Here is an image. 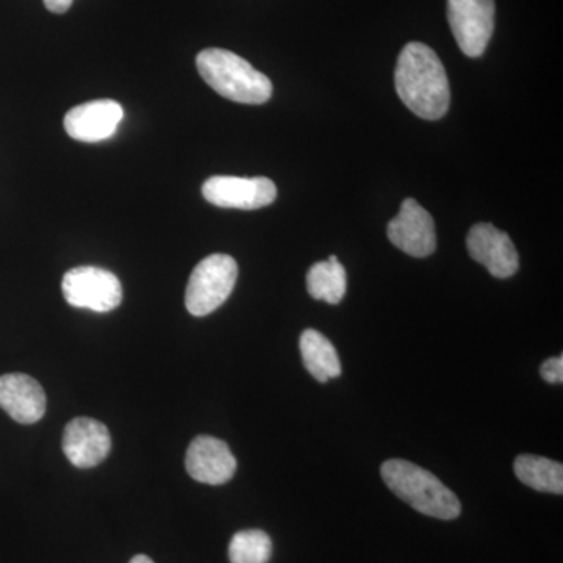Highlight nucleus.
Returning a JSON list of instances; mask_svg holds the SVG:
<instances>
[{
	"instance_id": "6e6552de",
	"label": "nucleus",
	"mask_w": 563,
	"mask_h": 563,
	"mask_svg": "<svg viewBox=\"0 0 563 563\" xmlns=\"http://www.w3.org/2000/svg\"><path fill=\"white\" fill-rule=\"evenodd\" d=\"M466 247L472 258L498 279H509L520 268V257L510 236L488 222L473 225Z\"/></svg>"
},
{
	"instance_id": "dca6fc26",
	"label": "nucleus",
	"mask_w": 563,
	"mask_h": 563,
	"mask_svg": "<svg viewBox=\"0 0 563 563\" xmlns=\"http://www.w3.org/2000/svg\"><path fill=\"white\" fill-rule=\"evenodd\" d=\"M306 280L307 291L318 301L336 306L346 295V269L336 255H331L329 261L314 263Z\"/></svg>"
},
{
	"instance_id": "f8f14e48",
	"label": "nucleus",
	"mask_w": 563,
	"mask_h": 563,
	"mask_svg": "<svg viewBox=\"0 0 563 563\" xmlns=\"http://www.w3.org/2000/svg\"><path fill=\"white\" fill-rule=\"evenodd\" d=\"M124 118L121 103L99 99L70 109L65 117V131L81 143H99L117 133Z\"/></svg>"
},
{
	"instance_id": "4468645a",
	"label": "nucleus",
	"mask_w": 563,
	"mask_h": 563,
	"mask_svg": "<svg viewBox=\"0 0 563 563\" xmlns=\"http://www.w3.org/2000/svg\"><path fill=\"white\" fill-rule=\"evenodd\" d=\"M303 366L318 383L325 384L329 379L342 376V362L339 352L329 339L314 329H307L299 339Z\"/></svg>"
},
{
	"instance_id": "a211bd4d",
	"label": "nucleus",
	"mask_w": 563,
	"mask_h": 563,
	"mask_svg": "<svg viewBox=\"0 0 563 563\" xmlns=\"http://www.w3.org/2000/svg\"><path fill=\"white\" fill-rule=\"evenodd\" d=\"M543 380L548 384H562L563 383V355L559 357H551L543 362L540 368Z\"/></svg>"
},
{
	"instance_id": "aec40b11",
	"label": "nucleus",
	"mask_w": 563,
	"mask_h": 563,
	"mask_svg": "<svg viewBox=\"0 0 563 563\" xmlns=\"http://www.w3.org/2000/svg\"><path fill=\"white\" fill-rule=\"evenodd\" d=\"M129 563H154L151 558H147V555L139 554L135 555V558L132 559Z\"/></svg>"
},
{
	"instance_id": "6ab92c4d",
	"label": "nucleus",
	"mask_w": 563,
	"mask_h": 563,
	"mask_svg": "<svg viewBox=\"0 0 563 563\" xmlns=\"http://www.w3.org/2000/svg\"><path fill=\"white\" fill-rule=\"evenodd\" d=\"M73 5V0H44V7L51 11V13H66Z\"/></svg>"
},
{
	"instance_id": "f03ea898",
	"label": "nucleus",
	"mask_w": 563,
	"mask_h": 563,
	"mask_svg": "<svg viewBox=\"0 0 563 563\" xmlns=\"http://www.w3.org/2000/svg\"><path fill=\"white\" fill-rule=\"evenodd\" d=\"M384 483L417 512L439 520H454L462 512L461 501L431 472L402 459H390L380 466Z\"/></svg>"
},
{
	"instance_id": "9d476101",
	"label": "nucleus",
	"mask_w": 563,
	"mask_h": 563,
	"mask_svg": "<svg viewBox=\"0 0 563 563\" xmlns=\"http://www.w3.org/2000/svg\"><path fill=\"white\" fill-rule=\"evenodd\" d=\"M111 450L107 426L92 418L69 421L63 432V453L77 468H92L106 461Z\"/></svg>"
},
{
	"instance_id": "1a4fd4ad",
	"label": "nucleus",
	"mask_w": 563,
	"mask_h": 563,
	"mask_svg": "<svg viewBox=\"0 0 563 563\" xmlns=\"http://www.w3.org/2000/svg\"><path fill=\"white\" fill-rule=\"evenodd\" d=\"M387 235L398 250L417 258L428 257L437 247L431 213L412 198H407L398 217L388 222Z\"/></svg>"
},
{
	"instance_id": "9b49d317",
	"label": "nucleus",
	"mask_w": 563,
	"mask_h": 563,
	"mask_svg": "<svg viewBox=\"0 0 563 563\" xmlns=\"http://www.w3.org/2000/svg\"><path fill=\"white\" fill-rule=\"evenodd\" d=\"M185 468L192 479L207 485H222L236 472V459L228 443L210 435H199L190 443Z\"/></svg>"
},
{
	"instance_id": "0eeeda50",
	"label": "nucleus",
	"mask_w": 563,
	"mask_h": 563,
	"mask_svg": "<svg viewBox=\"0 0 563 563\" xmlns=\"http://www.w3.org/2000/svg\"><path fill=\"white\" fill-rule=\"evenodd\" d=\"M202 195L221 209L257 210L276 201V184L268 177H210L202 185Z\"/></svg>"
},
{
	"instance_id": "f3484780",
	"label": "nucleus",
	"mask_w": 563,
	"mask_h": 563,
	"mask_svg": "<svg viewBox=\"0 0 563 563\" xmlns=\"http://www.w3.org/2000/svg\"><path fill=\"white\" fill-rule=\"evenodd\" d=\"M272 554V539L261 529L236 532L229 544L231 563H268Z\"/></svg>"
},
{
	"instance_id": "7ed1b4c3",
	"label": "nucleus",
	"mask_w": 563,
	"mask_h": 563,
	"mask_svg": "<svg viewBox=\"0 0 563 563\" xmlns=\"http://www.w3.org/2000/svg\"><path fill=\"white\" fill-rule=\"evenodd\" d=\"M196 66L202 79L229 101L261 106L272 99V80L231 51L203 49L196 57Z\"/></svg>"
},
{
	"instance_id": "20e7f679",
	"label": "nucleus",
	"mask_w": 563,
	"mask_h": 563,
	"mask_svg": "<svg viewBox=\"0 0 563 563\" xmlns=\"http://www.w3.org/2000/svg\"><path fill=\"white\" fill-rule=\"evenodd\" d=\"M239 279V265L228 254H213L192 269L185 306L192 317H207L228 301Z\"/></svg>"
},
{
	"instance_id": "2eb2a0df",
	"label": "nucleus",
	"mask_w": 563,
	"mask_h": 563,
	"mask_svg": "<svg viewBox=\"0 0 563 563\" xmlns=\"http://www.w3.org/2000/svg\"><path fill=\"white\" fill-rule=\"evenodd\" d=\"M515 474L528 487L537 492L563 493V466L562 463L539 455L521 454L515 459Z\"/></svg>"
},
{
	"instance_id": "423d86ee",
	"label": "nucleus",
	"mask_w": 563,
	"mask_h": 563,
	"mask_svg": "<svg viewBox=\"0 0 563 563\" xmlns=\"http://www.w3.org/2000/svg\"><path fill=\"white\" fill-rule=\"evenodd\" d=\"M448 21L463 54L481 57L495 31V0H448Z\"/></svg>"
},
{
	"instance_id": "ddd939ff",
	"label": "nucleus",
	"mask_w": 563,
	"mask_h": 563,
	"mask_svg": "<svg viewBox=\"0 0 563 563\" xmlns=\"http://www.w3.org/2000/svg\"><path fill=\"white\" fill-rule=\"evenodd\" d=\"M0 409L20 424H35L46 413V393L38 380L21 373L0 376Z\"/></svg>"
},
{
	"instance_id": "f257e3e1",
	"label": "nucleus",
	"mask_w": 563,
	"mask_h": 563,
	"mask_svg": "<svg viewBox=\"0 0 563 563\" xmlns=\"http://www.w3.org/2000/svg\"><path fill=\"white\" fill-rule=\"evenodd\" d=\"M395 87L407 109L422 120H440L450 109V81L443 63L435 51L418 41L399 54Z\"/></svg>"
},
{
	"instance_id": "39448f33",
	"label": "nucleus",
	"mask_w": 563,
	"mask_h": 563,
	"mask_svg": "<svg viewBox=\"0 0 563 563\" xmlns=\"http://www.w3.org/2000/svg\"><path fill=\"white\" fill-rule=\"evenodd\" d=\"M62 290L69 306L96 313H109L122 302L120 279L98 266L69 269L63 277Z\"/></svg>"
}]
</instances>
